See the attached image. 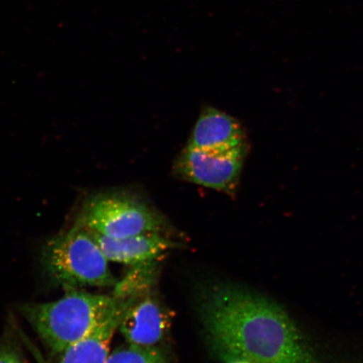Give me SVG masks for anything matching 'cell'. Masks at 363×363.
<instances>
[{"instance_id": "cell-1", "label": "cell", "mask_w": 363, "mask_h": 363, "mask_svg": "<svg viewBox=\"0 0 363 363\" xmlns=\"http://www.w3.org/2000/svg\"><path fill=\"white\" fill-rule=\"evenodd\" d=\"M119 298L67 289L58 301L26 303L23 316L50 350L61 354L87 337L111 315Z\"/></svg>"}, {"instance_id": "cell-2", "label": "cell", "mask_w": 363, "mask_h": 363, "mask_svg": "<svg viewBox=\"0 0 363 363\" xmlns=\"http://www.w3.org/2000/svg\"><path fill=\"white\" fill-rule=\"evenodd\" d=\"M42 262L50 278L66 289L111 287L118 283L101 249L78 223L45 243Z\"/></svg>"}, {"instance_id": "cell-3", "label": "cell", "mask_w": 363, "mask_h": 363, "mask_svg": "<svg viewBox=\"0 0 363 363\" xmlns=\"http://www.w3.org/2000/svg\"><path fill=\"white\" fill-rule=\"evenodd\" d=\"M77 223L113 239L162 233L164 227V221L154 208L128 192L101 194L91 198Z\"/></svg>"}, {"instance_id": "cell-4", "label": "cell", "mask_w": 363, "mask_h": 363, "mask_svg": "<svg viewBox=\"0 0 363 363\" xmlns=\"http://www.w3.org/2000/svg\"><path fill=\"white\" fill-rule=\"evenodd\" d=\"M247 152L248 145L225 152L202 151L187 146L176 158L172 172L188 183L233 196Z\"/></svg>"}, {"instance_id": "cell-5", "label": "cell", "mask_w": 363, "mask_h": 363, "mask_svg": "<svg viewBox=\"0 0 363 363\" xmlns=\"http://www.w3.org/2000/svg\"><path fill=\"white\" fill-rule=\"evenodd\" d=\"M172 316L152 295H140L127 307L119 330L126 342L139 347H157L169 334Z\"/></svg>"}, {"instance_id": "cell-6", "label": "cell", "mask_w": 363, "mask_h": 363, "mask_svg": "<svg viewBox=\"0 0 363 363\" xmlns=\"http://www.w3.org/2000/svg\"><path fill=\"white\" fill-rule=\"evenodd\" d=\"M188 147L202 151L225 152L247 146L246 134L235 118L212 107L199 116Z\"/></svg>"}, {"instance_id": "cell-7", "label": "cell", "mask_w": 363, "mask_h": 363, "mask_svg": "<svg viewBox=\"0 0 363 363\" xmlns=\"http://www.w3.org/2000/svg\"><path fill=\"white\" fill-rule=\"evenodd\" d=\"M86 230L92 235L108 261L127 265L136 266L154 262L176 247L174 242L162 233L140 234L113 239L104 237L94 230Z\"/></svg>"}, {"instance_id": "cell-8", "label": "cell", "mask_w": 363, "mask_h": 363, "mask_svg": "<svg viewBox=\"0 0 363 363\" xmlns=\"http://www.w3.org/2000/svg\"><path fill=\"white\" fill-rule=\"evenodd\" d=\"M135 297L119 298L117 305L99 328L61 353L57 363H104L110 355L113 335L123 318L127 307Z\"/></svg>"}, {"instance_id": "cell-9", "label": "cell", "mask_w": 363, "mask_h": 363, "mask_svg": "<svg viewBox=\"0 0 363 363\" xmlns=\"http://www.w3.org/2000/svg\"><path fill=\"white\" fill-rule=\"evenodd\" d=\"M104 363H169V360L157 347H139L127 343L110 353Z\"/></svg>"}, {"instance_id": "cell-10", "label": "cell", "mask_w": 363, "mask_h": 363, "mask_svg": "<svg viewBox=\"0 0 363 363\" xmlns=\"http://www.w3.org/2000/svg\"><path fill=\"white\" fill-rule=\"evenodd\" d=\"M0 363H25L21 353L11 343L0 344Z\"/></svg>"}, {"instance_id": "cell-11", "label": "cell", "mask_w": 363, "mask_h": 363, "mask_svg": "<svg viewBox=\"0 0 363 363\" xmlns=\"http://www.w3.org/2000/svg\"><path fill=\"white\" fill-rule=\"evenodd\" d=\"M229 363H252L247 360H235L233 362H230Z\"/></svg>"}]
</instances>
